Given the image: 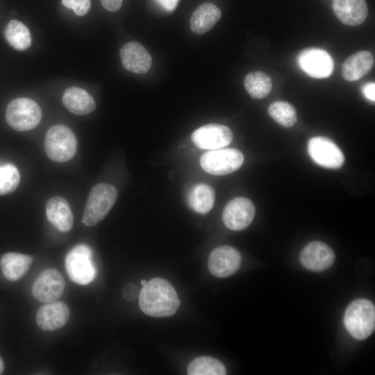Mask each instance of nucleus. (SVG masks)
Returning <instances> with one entry per match:
<instances>
[{"mask_svg": "<svg viewBox=\"0 0 375 375\" xmlns=\"http://www.w3.org/2000/svg\"><path fill=\"white\" fill-rule=\"evenodd\" d=\"M139 306L141 310L149 316L164 317L177 311L180 300L168 281L156 277L142 286L139 294Z\"/></svg>", "mask_w": 375, "mask_h": 375, "instance_id": "1", "label": "nucleus"}, {"mask_svg": "<svg viewBox=\"0 0 375 375\" xmlns=\"http://www.w3.org/2000/svg\"><path fill=\"white\" fill-rule=\"evenodd\" d=\"M92 251L85 244H78L66 256L65 265L69 278L79 285H88L95 278L97 269L92 260Z\"/></svg>", "mask_w": 375, "mask_h": 375, "instance_id": "7", "label": "nucleus"}, {"mask_svg": "<svg viewBox=\"0 0 375 375\" xmlns=\"http://www.w3.org/2000/svg\"><path fill=\"white\" fill-rule=\"evenodd\" d=\"M123 0H101L103 7L108 11L118 10L122 4Z\"/></svg>", "mask_w": 375, "mask_h": 375, "instance_id": "32", "label": "nucleus"}, {"mask_svg": "<svg viewBox=\"0 0 375 375\" xmlns=\"http://www.w3.org/2000/svg\"><path fill=\"white\" fill-rule=\"evenodd\" d=\"M147 283V281L145 279H142V280L141 281V285H142V286H144V285H146Z\"/></svg>", "mask_w": 375, "mask_h": 375, "instance_id": "35", "label": "nucleus"}, {"mask_svg": "<svg viewBox=\"0 0 375 375\" xmlns=\"http://www.w3.org/2000/svg\"><path fill=\"white\" fill-rule=\"evenodd\" d=\"M122 296L127 301H133L138 296V288L134 283H127L122 289Z\"/></svg>", "mask_w": 375, "mask_h": 375, "instance_id": "30", "label": "nucleus"}, {"mask_svg": "<svg viewBox=\"0 0 375 375\" xmlns=\"http://www.w3.org/2000/svg\"><path fill=\"white\" fill-rule=\"evenodd\" d=\"M344 324L349 333L355 339H367L375 328V306L368 299H358L347 308Z\"/></svg>", "mask_w": 375, "mask_h": 375, "instance_id": "2", "label": "nucleus"}, {"mask_svg": "<svg viewBox=\"0 0 375 375\" xmlns=\"http://www.w3.org/2000/svg\"><path fill=\"white\" fill-rule=\"evenodd\" d=\"M244 85L248 94L254 99L265 98L272 87L271 78L260 71L247 74L244 79Z\"/></svg>", "mask_w": 375, "mask_h": 375, "instance_id": "25", "label": "nucleus"}, {"mask_svg": "<svg viewBox=\"0 0 375 375\" xmlns=\"http://www.w3.org/2000/svg\"><path fill=\"white\" fill-rule=\"evenodd\" d=\"M255 216L253 202L245 197H236L224 207L222 219L224 224L231 230L242 231L252 222Z\"/></svg>", "mask_w": 375, "mask_h": 375, "instance_id": "11", "label": "nucleus"}, {"mask_svg": "<svg viewBox=\"0 0 375 375\" xmlns=\"http://www.w3.org/2000/svg\"><path fill=\"white\" fill-rule=\"evenodd\" d=\"M298 63L306 74L315 78L330 76L334 68L333 60L328 53L317 48L303 50L298 56Z\"/></svg>", "mask_w": 375, "mask_h": 375, "instance_id": "10", "label": "nucleus"}, {"mask_svg": "<svg viewBox=\"0 0 375 375\" xmlns=\"http://www.w3.org/2000/svg\"><path fill=\"white\" fill-rule=\"evenodd\" d=\"M119 55L123 67L128 72L144 74L151 67L152 59L150 54L138 42L132 41L124 44Z\"/></svg>", "mask_w": 375, "mask_h": 375, "instance_id": "15", "label": "nucleus"}, {"mask_svg": "<svg viewBox=\"0 0 375 375\" xmlns=\"http://www.w3.org/2000/svg\"><path fill=\"white\" fill-rule=\"evenodd\" d=\"M362 92L367 99L372 101H375V83L374 82L365 84L362 88Z\"/></svg>", "mask_w": 375, "mask_h": 375, "instance_id": "33", "label": "nucleus"}, {"mask_svg": "<svg viewBox=\"0 0 375 375\" xmlns=\"http://www.w3.org/2000/svg\"><path fill=\"white\" fill-rule=\"evenodd\" d=\"M65 280L55 269L42 271L35 280L31 292L40 302L49 303L58 299L65 290Z\"/></svg>", "mask_w": 375, "mask_h": 375, "instance_id": "9", "label": "nucleus"}, {"mask_svg": "<svg viewBox=\"0 0 375 375\" xmlns=\"http://www.w3.org/2000/svg\"><path fill=\"white\" fill-rule=\"evenodd\" d=\"M19 181L20 175L15 165L10 163L0 165V195L14 192Z\"/></svg>", "mask_w": 375, "mask_h": 375, "instance_id": "28", "label": "nucleus"}, {"mask_svg": "<svg viewBox=\"0 0 375 375\" xmlns=\"http://www.w3.org/2000/svg\"><path fill=\"white\" fill-rule=\"evenodd\" d=\"M62 103L68 110L78 115L89 114L96 107L93 97L85 90L75 86L65 90Z\"/></svg>", "mask_w": 375, "mask_h": 375, "instance_id": "20", "label": "nucleus"}, {"mask_svg": "<svg viewBox=\"0 0 375 375\" xmlns=\"http://www.w3.org/2000/svg\"><path fill=\"white\" fill-rule=\"evenodd\" d=\"M215 193L213 188L203 183L195 184L190 190L188 197V204L196 212L205 214L214 206Z\"/></svg>", "mask_w": 375, "mask_h": 375, "instance_id": "23", "label": "nucleus"}, {"mask_svg": "<svg viewBox=\"0 0 375 375\" xmlns=\"http://www.w3.org/2000/svg\"><path fill=\"white\" fill-rule=\"evenodd\" d=\"M308 151L312 160L319 166L338 169L344 162V156L338 145L330 138L313 137L308 143Z\"/></svg>", "mask_w": 375, "mask_h": 375, "instance_id": "8", "label": "nucleus"}, {"mask_svg": "<svg viewBox=\"0 0 375 375\" xmlns=\"http://www.w3.org/2000/svg\"><path fill=\"white\" fill-rule=\"evenodd\" d=\"M162 9L167 12L174 11L178 6L179 0H153Z\"/></svg>", "mask_w": 375, "mask_h": 375, "instance_id": "31", "label": "nucleus"}, {"mask_svg": "<svg viewBox=\"0 0 375 375\" xmlns=\"http://www.w3.org/2000/svg\"><path fill=\"white\" fill-rule=\"evenodd\" d=\"M241 256L230 246H221L212 251L208 266L212 275L224 278L234 274L240 267Z\"/></svg>", "mask_w": 375, "mask_h": 375, "instance_id": "13", "label": "nucleus"}, {"mask_svg": "<svg viewBox=\"0 0 375 375\" xmlns=\"http://www.w3.org/2000/svg\"><path fill=\"white\" fill-rule=\"evenodd\" d=\"M62 4L72 9L78 16L86 15L91 7V0H61Z\"/></svg>", "mask_w": 375, "mask_h": 375, "instance_id": "29", "label": "nucleus"}, {"mask_svg": "<svg viewBox=\"0 0 375 375\" xmlns=\"http://www.w3.org/2000/svg\"><path fill=\"white\" fill-rule=\"evenodd\" d=\"M4 33L8 43L17 51H25L31 44L28 28L18 20H10L6 26Z\"/></svg>", "mask_w": 375, "mask_h": 375, "instance_id": "24", "label": "nucleus"}, {"mask_svg": "<svg viewBox=\"0 0 375 375\" xmlns=\"http://www.w3.org/2000/svg\"><path fill=\"white\" fill-rule=\"evenodd\" d=\"M41 118L40 107L31 99L17 98L7 106L6 120L8 124L16 131L31 130L39 124Z\"/></svg>", "mask_w": 375, "mask_h": 375, "instance_id": "5", "label": "nucleus"}, {"mask_svg": "<svg viewBox=\"0 0 375 375\" xmlns=\"http://www.w3.org/2000/svg\"><path fill=\"white\" fill-rule=\"evenodd\" d=\"M191 139L197 147L212 150L228 145L233 140V133L226 126L208 124L196 129Z\"/></svg>", "mask_w": 375, "mask_h": 375, "instance_id": "12", "label": "nucleus"}, {"mask_svg": "<svg viewBox=\"0 0 375 375\" xmlns=\"http://www.w3.org/2000/svg\"><path fill=\"white\" fill-rule=\"evenodd\" d=\"M69 317L67 306L61 301H52L42 306L36 313L38 326L45 331H52L65 325Z\"/></svg>", "mask_w": 375, "mask_h": 375, "instance_id": "16", "label": "nucleus"}, {"mask_svg": "<svg viewBox=\"0 0 375 375\" xmlns=\"http://www.w3.org/2000/svg\"><path fill=\"white\" fill-rule=\"evenodd\" d=\"M46 214L49 222L58 231L67 232L72 229L74 217L65 198L59 196L50 198L46 204Z\"/></svg>", "mask_w": 375, "mask_h": 375, "instance_id": "18", "label": "nucleus"}, {"mask_svg": "<svg viewBox=\"0 0 375 375\" xmlns=\"http://www.w3.org/2000/svg\"><path fill=\"white\" fill-rule=\"evenodd\" d=\"M221 16L220 10L215 4L209 2L202 3L191 16V30L197 35L206 33L215 25Z\"/></svg>", "mask_w": 375, "mask_h": 375, "instance_id": "21", "label": "nucleus"}, {"mask_svg": "<svg viewBox=\"0 0 375 375\" xmlns=\"http://www.w3.org/2000/svg\"><path fill=\"white\" fill-rule=\"evenodd\" d=\"M374 64V58L372 53L360 51L349 57L343 63L342 74L348 81L360 79L368 74Z\"/></svg>", "mask_w": 375, "mask_h": 375, "instance_id": "19", "label": "nucleus"}, {"mask_svg": "<svg viewBox=\"0 0 375 375\" xmlns=\"http://www.w3.org/2000/svg\"><path fill=\"white\" fill-rule=\"evenodd\" d=\"M244 162L242 153L233 148L209 150L200 158V165L207 173L223 176L238 169Z\"/></svg>", "mask_w": 375, "mask_h": 375, "instance_id": "6", "label": "nucleus"}, {"mask_svg": "<svg viewBox=\"0 0 375 375\" xmlns=\"http://www.w3.org/2000/svg\"><path fill=\"white\" fill-rule=\"evenodd\" d=\"M4 369V364L2 359L0 357V374L3 372Z\"/></svg>", "mask_w": 375, "mask_h": 375, "instance_id": "34", "label": "nucleus"}, {"mask_svg": "<svg viewBox=\"0 0 375 375\" xmlns=\"http://www.w3.org/2000/svg\"><path fill=\"white\" fill-rule=\"evenodd\" d=\"M332 6L338 19L349 26L361 24L368 13L365 0H333Z\"/></svg>", "mask_w": 375, "mask_h": 375, "instance_id": "17", "label": "nucleus"}, {"mask_svg": "<svg viewBox=\"0 0 375 375\" xmlns=\"http://www.w3.org/2000/svg\"><path fill=\"white\" fill-rule=\"evenodd\" d=\"M268 113L278 124L289 128L297 122L295 108L289 103L278 101L268 108Z\"/></svg>", "mask_w": 375, "mask_h": 375, "instance_id": "27", "label": "nucleus"}, {"mask_svg": "<svg viewBox=\"0 0 375 375\" xmlns=\"http://www.w3.org/2000/svg\"><path fill=\"white\" fill-rule=\"evenodd\" d=\"M117 191L112 185L98 183L90 192L83 217V222L93 226L105 218L117 199Z\"/></svg>", "mask_w": 375, "mask_h": 375, "instance_id": "3", "label": "nucleus"}, {"mask_svg": "<svg viewBox=\"0 0 375 375\" xmlns=\"http://www.w3.org/2000/svg\"><path fill=\"white\" fill-rule=\"evenodd\" d=\"M33 257L15 252L4 254L0 260L3 274L6 279L15 281L24 276L30 268Z\"/></svg>", "mask_w": 375, "mask_h": 375, "instance_id": "22", "label": "nucleus"}, {"mask_svg": "<svg viewBox=\"0 0 375 375\" xmlns=\"http://www.w3.org/2000/svg\"><path fill=\"white\" fill-rule=\"evenodd\" d=\"M77 142L74 133L67 126L57 124L47 132L44 149L53 161L64 162L72 159L76 152Z\"/></svg>", "mask_w": 375, "mask_h": 375, "instance_id": "4", "label": "nucleus"}, {"mask_svg": "<svg viewBox=\"0 0 375 375\" xmlns=\"http://www.w3.org/2000/svg\"><path fill=\"white\" fill-rule=\"evenodd\" d=\"M335 260L333 249L326 243L314 241L307 244L300 255V261L307 269L321 272L329 268Z\"/></svg>", "mask_w": 375, "mask_h": 375, "instance_id": "14", "label": "nucleus"}, {"mask_svg": "<svg viewBox=\"0 0 375 375\" xmlns=\"http://www.w3.org/2000/svg\"><path fill=\"white\" fill-rule=\"evenodd\" d=\"M226 370L219 360L210 356H201L194 359L188 365L189 375H224Z\"/></svg>", "mask_w": 375, "mask_h": 375, "instance_id": "26", "label": "nucleus"}]
</instances>
